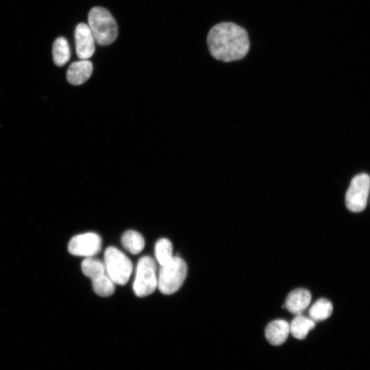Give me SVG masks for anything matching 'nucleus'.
Masks as SVG:
<instances>
[{
  "label": "nucleus",
  "instance_id": "f8f14e48",
  "mask_svg": "<svg viewBox=\"0 0 370 370\" xmlns=\"http://www.w3.org/2000/svg\"><path fill=\"white\" fill-rule=\"evenodd\" d=\"M265 337L273 345L283 344L290 334V325L284 319L271 321L265 328Z\"/></svg>",
  "mask_w": 370,
  "mask_h": 370
},
{
  "label": "nucleus",
  "instance_id": "f03ea898",
  "mask_svg": "<svg viewBox=\"0 0 370 370\" xmlns=\"http://www.w3.org/2000/svg\"><path fill=\"white\" fill-rule=\"evenodd\" d=\"M88 21L97 44L108 45L116 39L118 26L115 19L107 9L99 6L91 8L88 13Z\"/></svg>",
  "mask_w": 370,
  "mask_h": 370
},
{
  "label": "nucleus",
  "instance_id": "f3484780",
  "mask_svg": "<svg viewBox=\"0 0 370 370\" xmlns=\"http://www.w3.org/2000/svg\"><path fill=\"white\" fill-rule=\"evenodd\" d=\"M171 242L166 238L159 239L155 245V254L160 266L166 264L173 257Z\"/></svg>",
  "mask_w": 370,
  "mask_h": 370
},
{
  "label": "nucleus",
  "instance_id": "2eb2a0df",
  "mask_svg": "<svg viewBox=\"0 0 370 370\" xmlns=\"http://www.w3.org/2000/svg\"><path fill=\"white\" fill-rule=\"evenodd\" d=\"M53 60L56 65L62 66L71 58L70 47L67 40L64 37L58 38L52 48Z\"/></svg>",
  "mask_w": 370,
  "mask_h": 370
},
{
  "label": "nucleus",
  "instance_id": "9d476101",
  "mask_svg": "<svg viewBox=\"0 0 370 370\" xmlns=\"http://www.w3.org/2000/svg\"><path fill=\"white\" fill-rule=\"evenodd\" d=\"M92 69V64L88 60L73 62L67 70V81L72 85H81L89 79Z\"/></svg>",
  "mask_w": 370,
  "mask_h": 370
},
{
  "label": "nucleus",
  "instance_id": "423d86ee",
  "mask_svg": "<svg viewBox=\"0 0 370 370\" xmlns=\"http://www.w3.org/2000/svg\"><path fill=\"white\" fill-rule=\"evenodd\" d=\"M156 264L150 256H143L138 262L133 284L135 295L142 297L154 292L158 286Z\"/></svg>",
  "mask_w": 370,
  "mask_h": 370
},
{
  "label": "nucleus",
  "instance_id": "7ed1b4c3",
  "mask_svg": "<svg viewBox=\"0 0 370 370\" xmlns=\"http://www.w3.org/2000/svg\"><path fill=\"white\" fill-rule=\"evenodd\" d=\"M187 266L179 256H173L166 264L160 266L158 287L164 295H171L179 290L186 277Z\"/></svg>",
  "mask_w": 370,
  "mask_h": 370
},
{
  "label": "nucleus",
  "instance_id": "20e7f679",
  "mask_svg": "<svg viewBox=\"0 0 370 370\" xmlns=\"http://www.w3.org/2000/svg\"><path fill=\"white\" fill-rule=\"evenodd\" d=\"M82 271L91 279L92 289L101 297L112 295L115 291V284L109 276L105 264L100 260L87 257L82 262Z\"/></svg>",
  "mask_w": 370,
  "mask_h": 370
},
{
  "label": "nucleus",
  "instance_id": "4468645a",
  "mask_svg": "<svg viewBox=\"0 0 370 370\" xmlns=\"http://www.w3.org/2000/svg\"><path fill=\"white\" fill-rule=\"evenodd\" d=\"M123 247L132 254H139L145 247L143 236L134 230L126 231L121 237Z\"/></svg>",
  "mask_w": 370,
  "mask_h": 370
},
{
  "label": "nucleus",
  "instance_id": "39448f33",
  "mask_svg": "<svg viewBox=\"0 0 370 370\" xmlns=\"http://www.w3.org/2000/svg\"><path fill=\"white\" fill-rule=\"evenodd\" d=\"M104 264L114 284L125 285L132 272L131 260L118 249L108 247L104 252Z\"/></svg>",
  "mask_w": 370,
  "mask_h": 370
},
{
  "label": "nucleus",
  "instance_id": "dca6fc26",
  "mask_svg": "<svg viewBox=\"0 0 370 370\" xmlns=\"http://www.w3.org/2000/svg\"><path fill=\"white\" fill-rule=\"evenodd\" d=\"M333 310L332 303L324 298L317 300L309 310V317L314 321L325 320L330 317Z\"/></svg>",
  "mask_w": 370,
  "mask_h": 370
},
{
  "label": "nucleus",
  "instance_id": "6e6552de",
  "mask_svg": "<svg viewBox=\"0 0 370 370\" xmlns=\"http://www.w3.org/2000/svg\"><path fill=\"white\" fill-rule=\"evenodd\" d=\"M100 236L94 232H87L73 236L68 245V250L74 256L92 257L101 249Z\"/></svg>",
  "mask_w": 370,
  "mask_h": 370
},
{
  "label": "nucleus",
  "instance_id": "0eeeda50",
  "mask_svg": "<svg viewBox=\"0 0 370 370\" xmlns=\"http://www.w3.org/2000/svg\"><path fill=\"white\" fill-rule=\"evenodd\" d=\"M370 189V177L360 173L353 177L345 195L347 208L354 212H359L367 206Z\"/></svg>",
  "mask_w": 370,
  "mask_h": 370
},
{
  "label": "nucleus",
  "instance_id": "1a4fd4ad",
  "mask_svg": "<svg viewBox=\"0 0 370 370\" xmlns=\"http://www.w3.org/2000/svg\"><path fill=\"white\" fill-rule=\"evenodd\" d=\"M75 49L80 60H88L95 53V38L88 25L79 23L75 30Z\"/></svg>",
  "mask_w": 370,
  "mask_h": 370
},
{
  "label": "nucleus",
  "instance_id": "ddd939ff",
  "mask_svg": "<svg viewBox=\"0 0 370 370\" xmlns=\"http://www.w3.org/2000/svg\"><path fill=\"white\" fill-rule=\"evenodd\" d=\"M290 325V333L297 339H304L309 331L315 326V321L310 317L300 314H297L292 320Z\"/></svg>",
  "mask_w": 370,
  "mask_h": 370
},
{
  "label": "nucleus",
  "instance_id": "f257e3e1",
  "mask_svg": "<svg viewBox=\"0 0 370 370\" xmlns=\"http://www.w3.org/2000/svg\"><path fill=\"white\" fill-rule=\"evenodd\" d=\"M207 44L211 56L225 62L243 59L250 47L247 31L232 22L214 25L208 32Z\"/></svg>",
  "mask_w": 370,
  "mask_h": 370
},
{
  "label": "nucleus",
  "instance_id": "9b49d317",
  "mask_svg": "<svg viewBox=\"0 0 370 370\" xmlns=\"http://www.w3.org/2000/svg\"><path fill=\"white\" fill-rule=\"evenodd\" d=\"M311 294L304 288H297L292 291L287 296L283 308L295 314H301L309 306Z\"/></svg>",
  "mask_w": 370,
  "mask_h": 370
}]
</instances>
